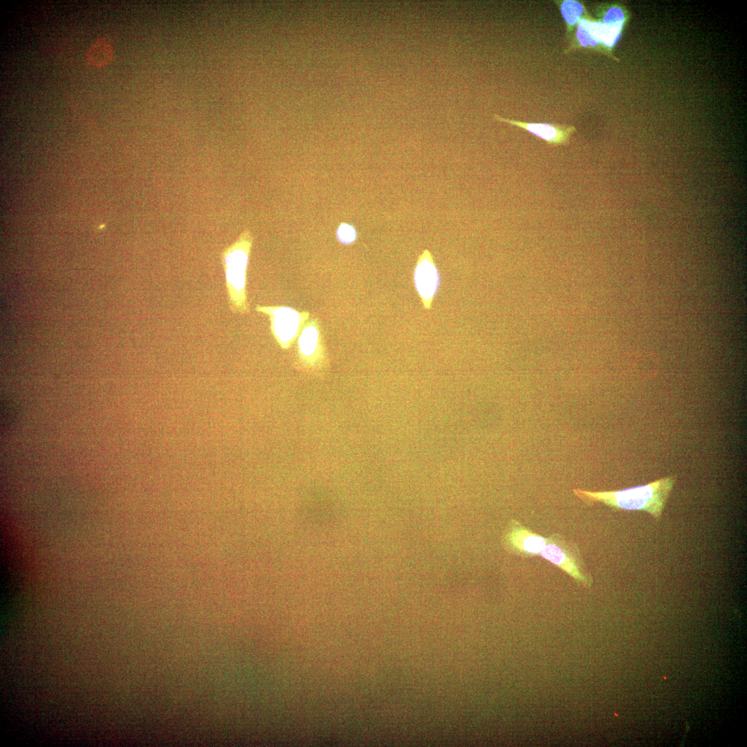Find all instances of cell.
Returning <instances> with one entry per match:
<instances>
[{
  "instance_id": "4",
  "label": "cell",
  "mask_w": 747,
  "mask_h": 747,
  "mask_svg": "<svg viewBox=\"0 0 747 747\" xmlns=\"http://www.w3.org/2000/svg\"><path fill=\"white\" fill-rule=\"evenodd\" d=\"M256 310L270 317L272 333L283 349L288 348L294 342L309 315L286 306H257Z\"/></svg>"
},
{
  "instance_id": "12",
  "label": "cell",
  "mask_w": 747,
  "mask_h": 747,
  "mask_svg": "<svg viewBox=\"0 0 747 747\" xmlns=\"http://www.w3.org/2000/svg\"><path fill=\"white\" fill-rule=\"evenodd\" d=\"M624 21L625 15L623 11L618 7H612L605 14L602 22L605 24L622 27Z\"/></svg>"
},
{
  "instance_id": "3",
  "label": "cell",
  "mask_w": 747,
  "mask_h": 747,
  "mask_svg": "<svg viewBox=\"0 0 747 747\" xmlns=\"http://www.w3.org/2000/svg\"><path fill=\"white\" fill-rule=\"evenodd\" d=\"M567 573L580 587L590 588L593 578L586 569L578 546L561 535L553 533L540 555Z\"/></svg>"
},
{
  "instance_id": "2",
  "label": "cell",
  "mask_w": 747,
  "mask_h": 747,
  "mask_svg": "<svg viewBox=\"0 0 747 747\" xmlns=\"http://www.w3.org/2000/svg\"><path fill=\"white\" fill-rule=\"evenodd\" d=\"M252 245L250 232L245 230L232 244L223 250L221 255L230 308L235 313L243 314L249 311L246 284Z\"/></svg>"
},
{
  "instance_id": "7",
  "label": "cell",
  "mask_w": 747,
  "mask_h": 747,
  "mask_svg": "<svg viewBox=\"0 0 747 747\" xmlns=\"http://www.w3.org/2000/svg\"><path fill=\"white\" fill-rule=\"evenodd\" d=\"M497 120L507 122L525 129L535 136L545 140L550 145H566L570 136L576 131L573 126L551 123L524 122L495 116Z\"/></svg>"
},
{
  "instance_id": "1",
  "label": "cell",
  "mask_w": 747,
  "mask_h": 747,
  "mask_svg": "<svg viewBox=\"0 0 747 747\" xmlns=\"http://www.w3.org/2000/svg\"><path fill=\"white\" fill-rule=\"evenodd\" d=\"M674 483V477H667L621 490L592 492L575 488L573 492L588 505L600 502L616 509L645 511L658 519Z\"/></svg>"
},
{
  "instance_id": "5",
  "label": "cell",
  "mask_w": 747,
  "mask_h": 747,
  "mask_svg": "<svg viewBox=\"0 0 747 747\" xmlns=\"http://www.w3.org/2000/svg\"><path fill=\"white\" fill-rule=\"evenodd\" d=\"M546 542L547 537L533 532L517 520L510 522L502 539L507 551L522 557L539 556Z\"/></svg>"
},
{
  "instance_id": "11",
  "label": "cell",
  "mask_w": 747,
  "mask_h": 747,
  "mask_svg": "<svg viewBox=\"0 0 747 747\" xmlns=\"http://www.w3.org/2000/svg\"><path fill=\"white\" fill-rule=\"evenodd\" d=\"M560 10L568 28L572 30L573 28L582 19L584 6L578 1L565 0L562 1Z\"/></svg>"
},
{
  "instance_id": "6",
  "label": "cell",
  "mask_w": 747,
  "mask_h": 747,
  "mask_svg": "<svg viewBox=\"0 0 747 747\" xmlns=\"http://www.w3.org/2000/svg\"><path fill=\"white\" fill-rule=\"evenodd\" d=\"M413 282L424 308L430 311L439 290L441 279L433 256L427 249L424 250L417 259Z\"/></svg>"
},
{
  "instance_id": "10",
  "label": "cell",
  "mask_w": 747,
  "mask_h": 747,
  "mask_svg": "<svg viewBox=\"0 0 747 747\" xmlns=\"http://www.w3.org/2000/svg\"><path fill=\"white\" fill-rule=\"evenodd\" d=\"M113 50L111 46L103 40H97L88 50L87 62L98 68L103 67L112 60Z\"/></svg>"
},
{
  "instance_id": "9",
  "label": "cell",
  "mask_w": 747,
  "mask_h": 747,
  "mask_svg": "<svg viewBox=\"0 0 747 747\" xmlns=\"http://www.w3.org/2000/svg\"><path fill=\"white\" fill-rule=\"evenodd\" d=\"M320 333L315 321L308 322L302 329L298 339V351L306 360L319 356L321 348Z\"/></svg>"
},
{
  "instance_id": "13",
  "label": "cell",
  "mask_w": 747,
  "mask_h": 747,
  "mask_svg": "<svg viewBox=\"0 0 747 747\" xmlns=\"http://www.w3.org/2000/svg\"><path fill=\"white\" fill-rule=\"evenodd\" d=\"M337 237L343 244H350L356 239L355 228L347 223H342L337 230Z\"/></svg>"
},
{
  "instance_id": "8",
  "label": "cell",
  "mask_w": 747,
  "mask_h": 747,
  "mask_svg": "<svg viewBox=\"0 0 747 747\" xmlns=\"http://www.w3.org/2000/svg\"><path fill=\"white\" fill-rule=\"evenodd\" d=\"M581 39L586 47H596L598 44L612 48L618 41L622 27L605 24L600 21L582 19Z\"/></svg>"
}]
</instances>
